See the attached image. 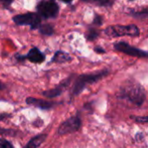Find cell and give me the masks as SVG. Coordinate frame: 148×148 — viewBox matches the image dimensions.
<instances>
[{
    "label": "cell",
    "instance_id": "21",
    "mask_svg": "<svg viewBox=\"0 0 148 148\" xmlns=\"http://www.w3.org/2000/svg\"><path fill=\"white\" fill-rule=\"evenodd\" d=\"M63 2H65V3H69V2H71L72 0H62Z\"/></svg>",
    "mask_w": 148,
    "mask_h": 148
},
{
    "label": "cell",
    "instance_id": "9",
    "mask_svg": "<svg viewBox=\"0 0 148 148\" xmlns=\"http://www.w3.org/2000/svg\"><path fill=\"white\" fill-rule=\"evenodd\" d=\"M47 135L46 134H40L36 136L35 138L31 139L29 140V142L27 144V146L25 148H37L41 144H42V142L46 140Z\"/></svg>",
    "mask_w": 148,
    "mask_h": 148
},
{
    "label": "cell",
    "instance_id": "16",
    "mask_svg": "<svg viewBox=\"0 0 148 148\" xmlns=\"http://www.w3.org/2000/svg\"><path fill=\"white\" fill-rule=\"evenodd\" d=\"M0 134H12V131L10 130H7V129H3L2 127H0Z\"/></svg>",
    "mask_w": 148,
    "mask_h": 148
},
{
    "label": "cell",
    "instance_id": "19",
    "mask_svg": "<svg viewBox=\"0 0 148 148\" xmlns=\"http://www.w3.org/2000/svg\"><path fill=\"white\" fill-rule=\"evenodd\" d=\"M7 116H8V115L5 114H0V120H3V119L6 118Z\"/></svg>",
    "mask_w": 148,
    "mask_h": 148
},
{
    "label": "cell",
    "instance_id": "7",
    "mask_svg": "<svg viewBox=\"0 0 148 148\" xmlns=\"http://www.w3.org/2000/svg\"><path fill=\"white\" fill-rule=\"evenodd\" d=\"M26 57L28 58L29 61H30L31 62H34V63L42 62L44 61V59H45L44 55L38 49H36V48L31 49L29 51V53H28V55H27Z\"/></svg>",
    "mask_w": 148,
    "mask_h": 148
},
{
    "label": "cell",
    "instance_id": "4",
    "mask_svg": "<svg viewBox=\"0 0 148 148\" xmlns=\"http://www.w3.org/2000/svg\"><path fill=\"white\" fill-rule=\"evenodd\" d=\"M38 14L44 18H50L55 17L59 10L58 5L56 2L49 0V1H42L39 3L38 7Z\"/></svg>",
    "mask_w": 148,
    "mask_h": 148
},
{
    "label": "cell",
    "instance_id": "14",
    "mask_svg": "<svg viewBox=\"0 0 148 148\" xmlns=\"http://www.w3.org/2000/svg\"><path fill=\"white\" fill-rule=\"evenodd\" d=\"M0 148H14L13 146L5 139H0Z\"/></svg>",
    "mask_w": 148,
    "mask_h": 148
},
{
    "label": "cell",
    "instance_id": "12",
    "mask_svg": "<svg viewBox=\"0 0 148 148\" xmlns=\"http://www.w3.org/2000/svg\"><path fill=\"white\" fill-rule=\"evenodd\" d=\"M83 1L88 2V3H93L97 5H101V6H110L114 3V0H83Z\"/></svg>",
    "mask_w": 148,
    "mask_h": 148
},
{
    "label": "cell",
    "instance_id": "5",
    "mask_svg": "<svg viewBox=\"0 0 148 148\" xmlns=\"http://www.w3.org/2000/svg\"><path fill=\"white\" fill-rule=\"evenodd\" d=\"M81 127V120L78 116L71 117L65 121L58 128V134L60 135L71 134L77 131Z\"/></svg>",
    "mask_w": 148,
    "mask_h": 148
},
{
    "label": "cell",
    "instance_id": "8",
    "mask_svg": "<svg viewBox=\"0 0 148 148\" xmlns=\"http://www.w3.org/2000/svg\"><path fill=\"white\" fill-rule=\"evenodd\" d=\"M26 103H28L29 105H34L39 108H42V109H49L54 106V103H52V102L43 101V100L36 99V98H32V97L27 98Z\"/></svg>",
    "mask_w": 148,
    "mask_h": 148
},
{
    "label": "cell",
    "instance_id": "20",
    "mask_svg": "<svg viewBox=\"0 0 148 148\" xmlns=\"http://www.w3.org/2000/svg\"><path fill=\"white\" fill-rule=\"evenodd\" d=\"M3 88H4V86H3V84L0 82V90H1V89H3Z\"/></svg>",
    "mask_w": 148,
    "mask_h": 148
},
{
    "label": "cell",
    "instance_id": "18",
    "mask_svg": "<svg viewBox=\"0 0 148 148\" xmlns=\"http://www.w3.org/2000/svg\"><path fill=\"white\" fill-rule=\"evenodd\" d=\"M136 120L139 121V122H147V121H148V117H146V118H136Z\"/></svg>",
    "mask_w": 148,
    "mask_h": 148
},
{
    "label": "cell",
    "instance_id": "10",
    "mask_svg": "<svg viewBox=\"0 0 148 148\" xmlns=\"http://www.w3.org/2000/svg\"><path fill=\"white\" fill-rule=\"evenodd\" d=\"M71 58L70 56L64 53V52H62V51H58L55 54V56L53 58V61L54 62H59V63H62V62H68V61H70Z\"/></svg>",
    "mask_w": 148,
    "mask_h": 148
},
{
    "label": "cell",
    "instance_id": "1",
    "mask_svg": "<svg viewBox=\"0 0 148 148\" xmlns=\"http://www.w3.org/2000/svg\"><path fill=\"white\" fill-rule=\"evenodd\" d=\"M13 21L18 25H29L32 29H36L41 26L40 15L32 12L15 16Z\"/></svg>",
    "mask_w": 148,
    "mask_h": 148
},
{
    "label": "cell",
    "instance_id": "6",
    "mask_svg": "<svg viewBox=\"0 0 148 148\" xmlns=\"http://www.w3.org/2000/svg\"><path fill=\"white\" fill-rule=\"evenodd\" d=\"M115 49L119 51H121L125 54H127V55L133 56H138V57H147L148 56V53L147 52L138 49L134 47H132L129 44L123 42L116 43Z\"/></svg>",
    "mask_w": 148,
    "mask_h": 148
},
{
    "label": "cell",
    "instance_id": "13",
    "mask_svg": "<svg viewBox=\"0 0 148 148\" xmlns=\"http://www.w3.org/2000/svg\"><path fill=\"white\" fill-rule=\"evenodd\" d=\"M39 28H40V32L43 35L50 36L54 32L53 27L49 24H43V25H41Z\"/></svg>",
    "mask_w": 148,
    "mask_h": 148
},
{
    "label": "cell",
    "instance_id": "17",
    "mask_svg": "<svg viewBox=\"0 0 148 148\" xmlns=\"http://www.w3.org/2000/svg\"><path fill=\"white\" fill-rule=\"evenodd\" d=\"M13 0H0L1 3H3V4L4 6H9L11 3H12Z\"/></svg>",
    "mask_w": 148,
    "mask_h": 148
},
{
    "label": "cell",
    "instance_id": "11",
    "mask_svg": "<svg viewBox=\"0 0 148 148\" xmlns=\"http://www.w3.org/2000/svg\"><path fill=\"white\" fill-rule=\"evenodd\" d=\"M62 87L63 85H61L59 86L58 88H54V89H51V90H49V91H45L42 93V95L48 98H54V97H56L58 95H60L62 92Z\"/></svg>",
    "mask_w": 148,
    "mask_h": 148
},
{
    "label": "cell",
    "instance_id": "3",
    "mask_svg": "<svg viewBox=\"0 0 148 148\" xmlns=\"http://www.w3.org/2000/svg\"><path fill=\"white\" fill-rule=\"evenodd\" d=\"M107 74H108V72H101V73H99L96 75H86L80 76L77 79V81L75 82V84L73 88V94L75 95L80 94L84 89V88L86 87L87 84L97 82L99 79L105 76Z\"/></svg>",
    "mask_w": 148,
    "mask_h": 148
},
{
    "label": "cell",
    "instance_id": "15",
    "mask_svg": "<svg viewBox=\"0 0 148 148\" xmlns=\"http://www.w3.org/2000/svg\"><path fill=\"white\" fill-rule=\"evenodd\" d=\"M97 35H98V33L96 32V31H95L94 29L93 30H91L90 32H89V34L88 35V38L89 39V40H92V39H95L96 36H97Z\"/></svg>",
    "mask_w": 148,
    "mask_h": 148
},
{
    "label": "cell",
    "instance_id": "2",
    "mask_svg": "<svg viewBox=\"0 0 148 148\" xmlns=\"http://www.w3.org/2000/svg\"><path fill=\"white\" fill-rule=\"evenodd\" d=\"M106 34L110 36H138L140 34L139 29L135 25H114L109 26L106 30Z\"/></svg>",
    "mask_w": 148,
    "mask_h": 148
}]
</instances>
